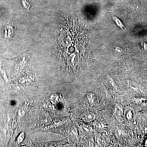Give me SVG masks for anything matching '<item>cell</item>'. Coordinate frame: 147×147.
Masks as SVG:
<instances>
[{
  "instance_id": "cell-3",
  "label": "cell",
  "mask_w": 147,
  "mask_h": 147,
  "mask_svg": "<svg viewBox=\"0 0 147 147\" xmlns=\"http://www.w3.org/2000/svg\"><path fill=\"white\" fill-rule=\"evenodd\" d=\"M113 18H114V20H115V21L116 24H117V25L119 26L122 29H124L125 26H124L123 25L121 22L120 21L119 19L116 18V17H114Z\"/></svg>"
},
{
  "instance_id": "cell-1",
  "label": "cell",
  "mask_w": 147,
  "mask_h": 147,
  "mask_svg": "<svg viewBox=\"0 0 147 147\" xmlns=\"http://www.w3.org/2000/svg\"><path fill=\"white\" fill-rule=\"evenodd\" d=\"M6 36L7 37H9L11 36L12 35L13 33V29L12 26H8L5 28V30Z\"/></svg>"
},
{
  "instance_id": "cell-2",
  "label": "cell",
  "mask_w": 147,
  "mask_h": 147,
  "mask_svg": "<svg viewBox=\"0 0 147 147\" xmlns=\"http://www.w3.org/2000/svg\"><path fill=\"white\" fill-rule=\"evenodd\" d=\"M95 119V115L92 113L89 114V115H88L86 116V120L87 121H88L94 120Z\"/></svg>"
}]
</instances>
